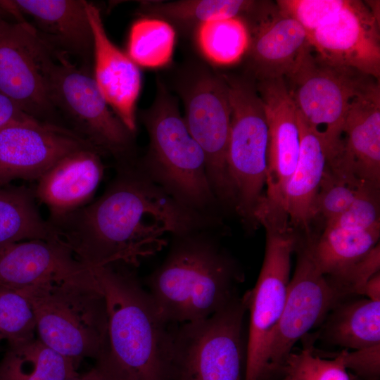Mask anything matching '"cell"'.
<instances>
[{
    "mask_svg": "<svg viewBox=\"0 0 380 380\" xmlns=\"http://www.w3.org/2000/svg\"><path fill=\"white\" fill-rule=\"evenodd\" d=\"M60 238L84 265H138L167 236L213 228L217 217L191 210L154 183L135 161L118 164L97 199L55 221Z\"/></svg>",
    "mask_w": 380,
    "mask_h": 380,
    "instance_id": "cell-1",
    "label": "cell"
},
{
    "mask_svg": "<svg viewBox=\"0 0 380 380\" xmlns=\"http://www.w3.org/2000/svg\"><path fill=\"white\" fill-rule=\"evenodd\" d=\"M210 229L172 236L165 258L146 279V291L169 324L208 317L239 296L243 274Z\"/></svg>",
    "mask_w": 380,
    "mask_h": 380,
    "instance_id": "cell-2",
    "label": "cell"
},
{
    "mask_svg": "<svg viewBox=\"0 0 380 380\" xmlns=\"http://www.w3.org/2000/svg\"><path fill=\"white\" fill-rule=\"evenodd\" d=\"M126 266L91 267L108 317V346L98 360L121 380H168L171 324Z\"/></svg>",
    "mask_w": 380,
    "mask_h": 380,
    "instance_id": "cell-3",
    "label": "cell"
},
{
    "mask_svg": "<svg viewBox=\"0 0 380 380\" xmlns=\"http://www.w3.org/2000/svg\"><path fill=\"white\" fill-rule=\"evenodd\" d=\"M150 109L141 115L149 137L137 163L157 185L184 206L217 217L219 203L210 185L205 155L190 134L177 101L163 84Z\"/></svg>",
    "mask_w": 380,
    "mask_h": 380,
    "instance_id": "cell-4",
    "label": "cell"
},
{
    "mask_svg": "<svg viewBox=\"0 0 380 380\" xmlns=\"http://www.w3.org/2000/svg\"><path fill=\"white\" fill-rule=\"evenodd\" d=\"M20 290L34 311L38 338L47 346L76 367L105 353L108 317L98 284L49 283Z\"/></svg>",
    "mask_w": 380,
    "mask_h": 380,
    "instance_id": "cell-5",
    "label": "cell"
},
{
    "mask_svg": "<svg viewBox=\"0 0 380 380\" xmlns=\"http://www.w3.org/2000/svg\"><path fill=\"white\" fill-rule=\"evenodd\" d=\"M246 292L211 316L171 324L168 380H244Z\"/></svg>",
    "mask_w": 380,
    "mask_h": 380,
    "instance_id": "cell-6",
    "label": "cell"
},
{
    "mask_svg": "<svg viewBox=\"0 0 380 380\" xmlns=\"http://www.w3.org/2000/svg\"><path fill=\"white\" fill-rule=\"evenodd\" d=\"M231 109L227 170L235 198L234 213L248 231L260 225L267 167L268 128L255 81L222 75Z\"/></svg>",
    "mask_w": 380,
    "mask_h": 380,
    "instance_id": "cell-7",
    "label": "cell"
},
{
    "mask_svg": "<svg viewBox=\"0 0 380 380\" xmlns=\"http://www.w3.org/2000/svg\"><path fill=\"white\" fill-rule=\"evenodd\" d=\"M50 99L63 115L72 131L101 155L113 156L117 164L136 160L134 134L104 99L93 75V68L71 62L53 51L45 65Z\"/></svg>",
    "mask_w": 380,
    "mask_h": 380,
    "instance_id": "cell-8",
    "label": "cell"
},
{
    "mask_svg": "<svg viewBox=\"0 0 380 380\" xmlns=\"http://www.w3.org/2000/svg\"><path fill=\"white\" fill-rule=\"evenodd\" d=\"M284 79L298 113L321 137L330 160L338 151L353 101L375 78L328 63L312 48Z\"/></svg>",
    "mask_w": 380,
    "mask_h": 380,
    "instance_id": "cell-9",
    "label": "cell"
},
{
    "mask_svg": "<svg viewBox=\"0 0 380 380\" xmlns=\"http://www.w3.org/2000/svg\"><path fill=\"white\" fill-rule=\"evenodd\" d=\"M265 255L255 286L246 291L249 329L244 380L267 377L270 343L281 318L298 236L291 228L265 225Z\"/></svg>",
    "mask_w": 380,
    "mask_h": 380,
    "instance_id": "cell-10",
    "label": "cell"
},
{
    "mask_svg": "<svg viewBox=\"0 0 380 380\" xmlns=\"http://www.w3.org/2000/svg\"><path fill=\"white\" fill-rule=\"evenodd\" d=\"M187 128L205 155L206 172L221 208L234 212L235 198L227 170L231 109L222 76L203 72L183 92Z\"/></svg>",
    "mask_w": 380,
    "mask_h": 380,
    "instance_id": "cell-11",
    "label": "cell"
},
{
    "mask_svg": "<svg viewBox=\"0 0 380 380\" xmlns=\"http://www.w3.org/2000/svg\"><path fill=\"white\" fill-rule=\"evenodd\" d=\"M296 265L284 308L269 346L267 377L281 372L296 343L345 300L316 265L310 237L298 239Z\"/></svg>",
    "mask_w": 380,
    "mask_h": 380,
    "instance_id": "cell-12",
    "label": "cell"
},
{
    "mask_svg": "<svg viewBox=\"0 0 380 380\" xmlns=\"http://www.w3.org/2000/svg\"><path fill=\"white\" fill-rule=\"evenodd\" d=\"M52 51L27 21L0 20V91L32 117L61 125L45 75Z\"/></svg>",
    "mask_w": 380,
    "mask_h": 380,
    "instance_id": "cell-13",
    "label": "cell"
},
{
    "mask_svg": "<svg viewBox=\"0 0 380 380\" xmlns=\"http://www.w3.org/2000/svg\"><path fill=\"white\" fill-rule=\"evenodd\" d=\"M268 128L267 167L259 222L286 224L283 197L298 162L300 137L298 111L284 78L255 80Z\"/></svg>",
    "mask_w": 380,
    "mask_h": 380,
    "instance_id": "cell-14",
    "label": "cell"
},
{
    "mask_svg": "<svg viewBox=\"0 0 380 380\" xmlns=\"http://www.w3.org/2000/svg\"><path fill=\"white\" fill-rule=\"evenodd\" d=\"M308 39L315 53L328 63L379 80V20L367 4L349 0Z\"/></svg>",
    "mask_w": 380,
    "mask_h": 380,
    "instance_id": "cell-15",
    "label": "cell"
},
{
    "mask_svg": "<svg viewBox=\"0 0 380 380\" xmlns=\"http://www.w3.org/2000/svg\"><path fill=\"white\" fill-rule=\"evenodd\" d=\"M87 147L94 146L62 125L36 122L1 129L0 186L37 181L58 160Z\"/></svg>",
    "mask_w": 380,
    "mask_h": 380,
    "instance_id": "cell-16",
    "label": "cell"
},
{
    "mask_svg": "<svg viewBox=\"0 0 380 380\" xmlns=\"http://www.w3.org/2000/svg\"><path fill=\"white\" fill-rule=\"evenodd\" d=\"M246 20L255 80L286 77L312 48L304 29L276 3L257 1Z\"/></svg>",
    "mask_w": 380,
    "mask_h": 380,
    "instance_id": "cell-17",
    "label": "cell"
},
{
    "mask_svg": "<svg viewBox=\"0 0 380 380\" xmlns=\"http://www.w3.org/2000/svg\"><path fill=\"white\" fill-rule=\"evenodd\" d=\"M95 285L91 267L62 240L34 239L0 249V286L20 289L49 283Z\"/></svg>",
    "mask_w": 380,
    "mask_h": 380,
    "instance_id": "cell-18",
    "label": "cell"
},
{
    "mask_svg": "<svg viewBox=\"0 0 380 380\" xmlns=\"http://www.w3.org/2000/svg\"><path fill=\"white\" fill-rule=\"evenodd\" d=\"M329 167L380 188V84L373 79L353 101Z\"/></svg>",
    "mask_w": 380,
    "mask_h": 380,
    "instance_id": "cell-19",
    "label": "cell"
},
{
    "mask_svg": "<svg viewBox=\"0 0 380 380\" xmlns=\"http://www.w3.org/2000/svg\"><path fill=\"white\" fill-rule=\"evenodd\" d=\"M94 37L93 75L104 99L133 134L137 129L136 103L141 89L137 65L109 39L100 10L87 2Z\"/></svg>",
    "mask_w": 380,
    "mask_h": 380,
    "instance_id": "cell-20",
    "label": "cell"
},
{
    "mask_svg": "<svg viewBox=\"0 0 380 380\" xmlns=\"http://www.w3.org/2000/svg\"><path fill=\"white\" fill-rule=\"evenodd\" d=\"M101 156L94 147L79 149L58 160L37 180L35 197L48 208L49 221L91 202L104 173Z\"/></svg>",
    "mask_w": 380,
    "mask_h": 380,
    "instance_id": "cell-21",
    "label": "cell"
},
{
    "mask_svg": "<svg viewBox=\"0 0 380 380\" xmlns=\"http://www.w3.org/2000/svg\"><path fill=\"white\" fill-rule=\"evenodd\" d=\"M39 37L52 50L93 68L94 37L84 0H16Z\"/></svg>",
    "mask_w": 380,
    "mask_h": 380,
    "instance_id": "cell-22",
    "label": "cell"
},
{
    "mask_svg": "<svg viewBox=\"0 0 380 380\" xmlns=\"http://www.w3.org/2000/svg\"><path fill=\"white\" fill-rule=\"evenodd\" d=\"M300 146L296 168L283 197V211L289 227L310 235V226L317 218L316 203L328 154L324 143L298 113Z\"/></svg>",
    "mask_w": 380,
    "mask_h": 380,
    "instance_id": "cell-23",
    "label": "cell"
},
{
    "mask_svg": "<svg viewBox=\"0 0 380 380\" xmlns=\"http://www.w3.org/2000/svg\"><path fill=\"white\" fill-rule=\"evenodd\" d=\"M346 298L337 303L322 322L318 337L346 350L380 343V301Z\"/></svg>",
    "mask_w": 380,
    "mask_h": 380,
    "instance_id": "cell-24",
    "label": "cell"
},
{
    "mask_svg": "<svg viewBox=\"0 0 380 380\" xmlns=\"http://www.w3.org/2000/svg\"><path fill=\"white\" fill-rule=\"evenodd\" d=\"M34 189L25 186H0V249L34 239L58 240L53 225L37 206Z\"/></svg>",
    "mask_w": 380,
    "mask_h": 380,
    "instance_id": "cell-25",
    "label": "cell"
},
{
    "mask_svg": "<svg viewBox=\"0 0 380 380\" xmlns=\"http://www.w3.org/2000/svg\"><path fill=\"white\" fill-rule=\"evenodd\" d=\"M8 345L0 361V380H65L80 376L72 361L38 337Z\"/></svg>",
    "mask_w": 380,
    "mask_h": 380,
    "instance_id": "cell-26",
    "label": "cell"
},
{
    "mask_svg": "<svg viewBox=\"0 0 380 380\" xmlns=\"http://www.w3.org/2000/svg\"><path fill=\"white\" fill-rule=\"evenodd\" d=\"M380 228L350 230L324 227L310 236L311 253L318 269L329 279L343 274L379 243Z\"/></svg>",
    "mask_w": 380,
    "mask_h": 380,
    "instance_id": "cell-27",
    "label": "cell"
},
{
    "mask_svg": "<svg viewBox=\"0 0 380 380\" xmlns=\"http://www.w3.org/2000/svg\"><path fill=\"white\" fill-rule=\"evenodd\" d=\"M257 1L247 0H181L140 3L139 13L144 17L171 20L182 25L200 24L221 18L248 17Z\"/></svg>",
    "mask_w": 380,
    "mask_h": 380,
    "instance_id": "cell-28",
    "label": "cell"
},
{
    "mask_svg": "<svg viewBox=\"0 0 380 380\" xmlns=\"http://www.w3.org/2000/svg\"><path fill=\"white\" fill-rule=\"evenodd\" d=\"M197 44L203 55L217 65H231L247 53L250 34L244 18L232 17L198 25Z\"/></svg>",
    "mask_w": 380,
    "mask_h": 380,
    "instance_id": "cell-29",
    "label": "cell"
},
{
    "mask_svg": "<svg viewBox=\"0 0 380 380\" xmlns=\"http://www.w3.org/2000/svg\"><path fill=\"white\" fill-rule=\"evenodd\" d=\"M175 31L163 19L144 17L132 25L127 43L128 56L137 65L155 68L172 59Z\"/></svg>",
    "mask_w": 380,
    "mask_h": 380,
    "instance_id": "cell-30",
    "label": "cell"
},
{
    "mask_svg": "<svg viewBox=\"0 0 380 380\" xmlns=\"http://www.w3.org/2000/svg\"><path fill=\"white\" fill-rule=\"evenodd\" d=\"M36 319L20 289L0 286V338L8 344L34 337Z\"/></svg>",
    "mask_w": 380,
    "mask_h": 380,
    "instance_id": "cell-31",
    "label": "cell"
},
{
    "mask_svg": "<svg viewBox=\"0 0 380 380\" xmlns=\"http://www.w3.org/2000/svg\"><path fill=\"white\" fill-rule=\"evenodd\" d=\"M281 372L283 380H350L342 356L324 359L315 353L310 344L299 353L289 354Z\"/></svg>",
    "mask_w": 380,
    "mask_h": 380,
    "instance_id": "cell-32",
    "label": "cell"
},
{
    "mask_svg": "<svg viewBox=\"0 0 380 380\" xmlns=\"http://www.w3.org/2000/svg\"><path fill=\"white\" fill-rule=\"evenodd\" d=\"M365 184H368L331 170L327 165L317 198V217L326 223L343 213Z\"/></svg>",
    "mask_w": 380,
    "mask_h": 380,
    "instance_id": "cell-33",
    "label": "cell"
},
{
    "mask_svg": "<svg viewBox=\"0 0 380 380\" xmlns=\"http://www.w3.org/2000/svg\"><path fill=\"white\" fill-rule=\"evenodd\" d=\"M324 227L350 230L380 228V188L365 184L351 205L324 223Z\"/></svg>",
    "mask_w": 380,
    "mask_h": 380,
    "instance_id": "cell-34",
    "label": "cell"
},
{
    "mask_svg": "<svg viewBox=\"0 0 380 380\" xmlns=\"http://www.w3.org/2000/svg\"><path fill=\"white\" fill-rule=\"evenodd\" d=\"M349 0H278L276 4L295 20L309 37L317 28L342 10Z\"/></svg>",
    "mask_w": 380,
    "mask_h": 380,
    "instance_id": "cell-35",
    "label": "cell"
},
{
    "mask_svg": "<svg viewBox=\"0 0 380 380\" xmlns=\"http://www.w3.org/2000/svg\"><path fill=\"white\" fill-rule=\"evenodd\" d=\"M347 370L363 380H379L380 376V343L372 346L340 351Z\"/></svg>",
    "mask_w": 380,
    "mask_h": 380,
    "instance_id": "cell-36",
    "label": "cell"
},
{
    "mask_svg": "<svg viewBox=\"0 0 380 380\" xmlns=\"http://www.w3.org/2000/svg\"><path fill=\"white\" fill-rule=\"evenodd\" d=\"M40 121L23 111L13 100L0 91V129L20 123Z\"/></svg>",
    "mask_w": 380,
    "mask_h": 380,
    "instance_id": "cell-37",
    "label": "cell"
},
{
    "mask_svg": "<svg viewBox=\"0 0 380 380\" xmlns=\"http://www.w3.org/2000/svg\"><path fill=\"white\" fill-rule=\"evenodd\" d=\"M83 376L85 380H121L100 360H97L94 367Z\"/></svg>",
    "mask_w": 380,
    "mask_h": 380,
    "instance_id": "cell-38",
    "label": "cell"
},
{
    "mask_svg": "<svg viewBox=\"0 0 380 380\" xmlns=\"http://www.w3.org/2000/svg\"><path fill=\"white\" fill-rule=\"evenodd\" d=\"M363 296L371 300L380 301V272L374 274L363 286L359 296Z\"/></svg>",
    "mask_w": 380,
    "mask_h": 380,
    "instance_id": "cell-39",
    "label": "cell"
},
{
    "mask_svg": "<svg viewBox=\"0 0 380 380\" xmlns=\"http://www.w3.org/2000/svg\"><path fill=\"white\" fill-rule=\"evenodd\" d=\"M13 17L6 9L0 5V20H6V17Z\"/></svg>",
    "mask_w": 380,
    "mask_h": 380,
    "instance_id": "cell-40",
    "label": "cell"
},
{
    "mask_svg": "<svg viewBox=\"0 0 380 380\" xmlns=\"http://www.w3.org/2000/svg\"><path fill=\"white\" fill-rule=\"evenodd\" d=\"M65 380H85V379H84V376L82 375V376H78L77 377L67 379H65Z\"/></svg>",
    "mask_w": 380,
    "mask_h": 380,
    "instance_id": "cell-41",
    "label": "cell"
}]
</instances>
